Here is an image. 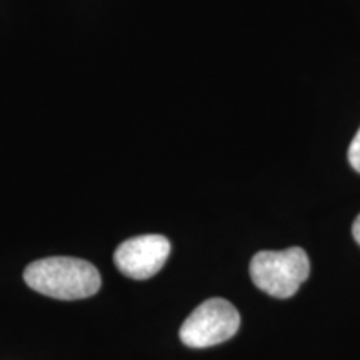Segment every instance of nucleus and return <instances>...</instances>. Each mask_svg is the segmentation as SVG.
<instances>
[{"mask_svg":"<svg viewBox=\"0 0 360 360\" xmlns=\"http://www.w3.org/2000/svg\"><path fill=\"white\" fill-rule=\"evenodd\" d=\"M25 283L39 294L58 300H79L97 294L101 274L92 264L74 257L35 260L25 269Z\"/></svg>","mask_w":360,"mask_h":360,"instance_id":"nucleus-1","label":"nucleus"},{"mask_svg":"<svg viewBox=\"0 0 360 360\" xmlns=\"http://www.w3.org/2000/svg\"><path fill=\"white\" fill-rule=\"evenodd\" d=\"M310 262L300 247L285 250H262L250 262L252 282L276 299H289L307 281Z\"/></svg>","mask_w":360,"mask_h":360,"instance_id":"nucleus-2","label":"nucleus"},{"mask_svg":"<svg viewBox=\"0 0 360 360\" xmlns=\"http://www.w3.org/2000/svg\"><path fill=\"white\" fill-rule=\"evenodd\" d=\"M240 327L238 310L225 299L202 302L180 327V340L193 349H205L232 339Z\"/></svg>","mask_w":360,"mask_h":360,"instance_id":"nucleus-3","label":"nucleus"},{"mask_svg":"<svg viewBox=\"0 0 360 360\" xmlns=\"http://www.w3.org/2000/svg\"><path fill=\"white\" fill-rule=\"evenodd\" d=\"M170 255V242L164 236L148 233L129 238L117 247L114 262L125 277L146 281L164 267Z\"/></svg>","mask_w":360,"mask_h":360,"instance_id":"nucleus-4","label":"nucleus"},{"mask_svg":"<svg viewBox=\"0 0 360 360\" xmlns=\"http://www.w3.org/2000/svg\"><path fill=\"white\" fill-rule=\"evenodd\" d=\"M349 162L352 165L354 170H357L360 174V129L355 134V137L352 139L349 147Z\"/></svg>","mask_w":360,"mask_h":360,"instance_id":"nucleus-5","label":"nucleus"},{"mask_svg":"<svg viewBox=\"0 0 360 360\" xmlns=\"http://www.w3.org/2000/svg\"><path fill=\"white\" fill-rule=\"evenodd\" d=\"M352 233H354L355 242L360 245V214H359V217L355 219V222L352 225Z\"/></svg>","mask_w":360,"mask_h":360,"instance_id":"nucleus-6","label":"nucleus"}]
</instances>
